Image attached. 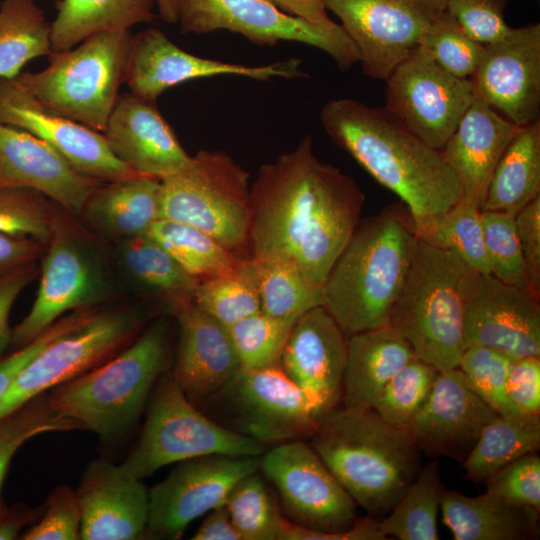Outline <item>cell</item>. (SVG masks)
I'll return each instance as SVG.
<instances>
[{
  "instance_id": "17",
  "label": "cell",
  "mask_w": 540,
  "mask_h": 540,
  "mask_svg": "<svg viewBox=\"0 0 540 540\" xmlns=\"http://www.w3.org/2000/svg\"><path fill=\"white\" fill-rule=\"evenodd\" d=\"M301 64L297 58L260 66L203 58L179 48L160 29L148 28L132 35L124 83L134 95L156 102L167 89L199 78L234 75L265 81L307 77Z\"/></svg>"
},
{
  "instance_id": "28",
  "label": "cell",
  "mask_w": 540,
  "mask_h": 540,
  "mask_svg": "<svg viewBox=\"0 0 540 540\" xmlns=\"http://www.w3.org/2000/svg\"><path fill=\"white\" fill-rule=\"evenodd\" d=\"M519 126L474 97L441 153L455 173L462 199L482 205L492 173Z\"/></svg>"
},
{
  "instance_id": "52",
  "label": "cell",
  "mask_w": 540,
  "mask_h": 540,
  "mask_svg": "<svg viewBox=\"0 0 540 540\" xmlns=\"http://www.w3.org/2000/svg\"><path fill=\"white\" fill-rule=\"evenodd\" d=\"M506 6V0H447L446 10L470 37L486 45L511 30Z\"/></svg>"
},
{
  "instance_id": "25",
  "label": "cell",
  "mask_w": 540,
  "mask_h": 540,
  "mask_svg": "<svg viewBox=\"0 0 540 540\" xmlns=\"http://www.w3.org/2000/svg\"><path fill=\"white\" fill-rule=\"evenodd\" d=\"M101 183L77 172L44 140L0 122V187L36 191L77 213Z\"/></svg>"
},
{
  "instance_id": "29",
  "label": "cell",
  "mask_w": 540,
  "mask_h": 540,
  "mask_svg": "<svg viewBox=\"0 0 540 540\" xmlns=\"http://www.w3.org/2000/svg\"><path fill=\"white\" fill-rule=\"evenodd\" d=\"M414 358L410 344L390 324L349 336L341 395L344 406L371 408L390 378Z\"/></svg>"
},
{
  "instance_id": "55",
  "label": "cell",
  "mask_w": 540,
  "mask_h": 540,
  "mask_svg": "<svg viewBox=\"0 0 540 540\" xmlns=\"http://www.w3.org/2000/svg\"><path fill=\"white\" fill-rule=\"evenodd\" d=\"M507 393L521 414H540V356L515 360L507 379Z\"/></svg>"
},
{
  "instance_id": "61",
  "label": "cell",
  "mask_w": 540,
  "mask_h": 540,
  "mask_svg": "<svg viewBox=\"0 0 540 540\" xmlns=\"http://www.w3.org/2000/svg\"><path fill=\"white\" fill-rule=\"evenodd\" d=\"M161 19L167 23H177L179 0H154Z\"/></svg>"
},
{
  "instance_id": "7",
  "label": "cell",
  "mask_w": 540,
  "mask_h": 540,
  "mask_svg": "<svg viewBox=\"0 0 540 540\" xmlns=\"http://www.w3.org/2000/svg\"><path fill=\"white\" fill-rule=\"evenodd\" d=\"M259 470L279 494L280 540H384L378 519L357 518L355 501L304 440L265 451Z\"/></svg>"
},
{
  "instance_id": "20",
  "label": "cell",
  "mask_w": 540,
  "mask_h": 540,
  "mask_svg": "<svg viewBox=\"0 0 540 540\" xmlns=\"http://www.w3.org/2000/svg\"><path fill=\"white\" fill-rule=\"evenodd\" d=\"M465 349L484 346L517 360L540 356V305L530 293L477 273L463 324Z\"/></svg>"
},
{
  "instance_id": "45",
  "label": "cell",
  "mask_w": 540,
  "mask_h": 540,
  "mask_svg": "<svg viewBox=\"0 0 540 540\" xmlns=\"http://www.w3.org/2000/svg\"><path fill=\"white\" fill-rule=\"evenodd\" d=\"M296 321L274 318L259 311L228 327L242 369L279 364L281 352Z\"/></svg>"
},
{
  "instance_id": "36",
  "label": "cell",
  "mask_w": 540,
  "mask_h": 540,
  "mask_svg": "<svg viewBox=\"0 0 540 540\" xmlns=\"http://www.w3.org/2000/svg\"><path fill=\"white\" fill-rule=\"evenodd\" d=\"M147 234L199 282L233 273L248 258L230 251L204 231L180 222L159 219Z\"/></svg>"
},
{
  "instance_id": "54",
  "label": "cell",
  "mask_w": 540,
  "mask_h": 540,
  "mask_svg": "<svg viewBox=\"0 0 540 540\" xmlns=\"http://www.w3.org/2000/svg\"><path fill=\"white\" fill-rule=\"evenodd\" d=\"M515 229L521 247L532 295L540 297V195L515 215Z\"/></svg>"
},
{
  "instance_id": "39",
  "label": "cell",
  "mask_w": 540,
  "mask_h": 540,
  "mask_svg": "<svg viewBox=\"0 0 540 540\" xmlns=\"http://www.w3.org/2000/svg\"><path fill=\"white\" fill-rule=\"evenodd\" d=\"M260 311L278 319L297 320L310 309L323 306L322 288L313 285L293 266L250 257Z\"/></svg>"
},
{
  "instance_id": "5",
  "label": "cell",
  "mask_w": 540,
  "mask_h": 540,
  "mask_svg": "<svg viewBox=\"0 0 540 540\" xmlns=\"http://www.w3.org/2000/svg\"><path fill=\"white\" fill-rule=\"evenodd\" d=\"M168 355L167 325L159 321L120 353L51 389L48 402L102 440H114L138 422Z\"/></svg>"
},
{
  "instance_id": "58",
  "label": "cell",
  "mask_w": 540,
  "mask_h": 540,
  "mask_svg": "<svg viewBox=\"0 0 540 540\" xmlns=\"http://www.w3.org/2000/svg\"><path fill=\"white\" fill-rule=\"evenodd\" d=\"M44 508L45 503L36 507L21 502L7 504L0 498V540L19 539L42 516Z\"/></svg>"
},
{
  "instance_id": "46",
  "label": "cell",
  "mask_w": 540,
  "mask_h": 540,
  "mask_svg": "<svg viewBox=\"0 0 540 540\" xmlns=\"http://www.w3.org/2000/svg\"><path fill=\"white\" fill-rule=\"evenodd\" d=\"M515 359L489 347H467L458 368L469 387L500 416H524L512 405L507 379Z\"/></svg>"
},
{
  "instance_id": "3",
  "label": "cell",
  "mask_w": 540,
  "mask_h": 540,
  "mask_svg": "<svg viewBox=\"0 0 540 540\" xmlns=\"http://www.w3.org/2000/svg\"><path fill=\"white\" fill-rule=\"evenodd\" d=\"M405 212L390 206L359 221L326 277L323 306L347 338L389 324L418 242Z\"/></svg>"
},
{
  "instance_id": "8",
  "label": "cell",
  "mask_w": 540,
  "mask_h": 540,
  "mask_svg": "<svg viewBox=\"0 0 540 540\" xmlns=\"http://www.w3.org/2000/svg\"><path fill=\"white\" fill-rule=\"evenodd\" d=\"M130 30L95 33L75 49L49 55L39 72L14 80L43 107L103 133L124 83Z\"/></svg>"
},
{
  "instance_id": "38",
  "label": "cell",
  "mask_w": 540,
  "mask_h": 540,
  "mask_svg": "<svg viewBox=\"0 0 540 540\" xmlns=\"http://www.w3.org/2000/svg\"><path fill=\"white\" fill-rule=\"evenodd\" d=\"M121 257L129 274L139 284L169 299L175 311L193 301L199 281L148 234L126 238Z\"/></svg>"
},
{
  "instance_id": "40",
  "label": "cell",
  "mask_w": 540,
  "mask_h": 540,
  "mask_svg": "<svg viewBox=\"0 0 540 540\" xmlns=\"http://www.w3.org/2000/svg\"><path fill=\"white\" fill-rule=\"evenodd\" d=\"M415 233L433 247L454 252L478 273L491 274L476 203L460 198Z\"/></svg>"
},
{
  "instance_id": "56",
  "label": "cell",
  "mask_w": 540,
  "mask_h": 540,
  "mask_svg": "<svg viewBox=\"0 0 540 540\" xmlns=\"http://www.w3.org/2000/svg\"><path fill=\"white\" fill-rule=\"evenodd\" d=\"M35 275L33 262L0 275V354L11 344L9 316L12 306Z\"/></svg>"
},
{
  "instance_id": "44",
  "label": "cell",
  "mask_w": 540,
  "mask_h": 540,
  "mask_svg": "<svg viewBox=\"0 0 540 540\" xmlns=\"http://www.w3.org/2000/svg\"><path fill=\"white\" fill-rule=\"evenodd\" d=\"M74 430L83 428L75 420L55 411L48 402L47 393L0 419V498L12 459L25 442L44 433Z\"/></svg>"
},
{
  "instance_id": "31",
  "label": "cell",
  "mask_w": 540,
  "mask_h": 540,
  "mask_svg": "<svg viewBox=\"0 0 540 540\" xmlns=\"http://www.w3.org/2000/svg\"><path fill=\"white\" fill-rule=\"evenodd\" d=\"M540 195V121L521 126L492 173L481 211L515 216Z\"/></svg>"
},
{
  "instance_id": "57",
  "label": "cell",
  "mask_w": 540,
  "mask_h": 540,
  "mask_svg": "<svg viewBox=\"0 0 540 540\" xmlns=\"http://www.w3.org/2000/svg\"><path fill=\"white\" fill-rule=\"evenodd\" d=\"M44 245L33 238L0 233V275L34 262Z\"/></svg>"
},
{
  "instance_id": "26",
  "label": "cell",
  "mask_w": 540,
  "mask_h": 540,
  "mask_svg": "<svg viewBox=\"0 0 540 540\" xmlns=\"http://www.w3.org/2000/svg\"><path fill=\"white\" fill-rule=\"evenodd\" d=\"M113 153L134 172L162 179L191 161L156 102L119 95L103 132Z\"/></svg>"
},
{
  "instance_id": "48",
  "label": "cell",
  "mask_w": 540,
  "mask_h": 540,
  "mask_svg": "<svg viewBox=\"0 0 540 540\" xmlns=\"http://www.w3.org/2000/svg\"><path fill=\"white\" fill-rule=\"evenodd\" d=\"M481 224L491 275L532 295L516 234L515 216L481 211Z\"/></svg>"
},
{
  "instance_id": "33",
  "label": "cell",
  "mask_w": 540,
  "mask_h": 540,
  "mask_svg": "<svg viewBox=\"0 0 540 540\" xmlns=\"http://www.w3.org/2000/svg\"><path fill=\"white\" fill-rule=\"evenodd\" d=\"M154 0H57L51 23L52 53L73 48L87 37L106 30L151 23Z\"/></svg>"
},
{
  "instance_id": "11",
  "label": "cell",
  "mask_w": 540,
  "mask_h": 540,
  "mask_svg": "<svg viewBox=\"0 0 540 540\" xmlns=\"http://www.w3.org/2000/svg\"><path fill=\"white\" fill-rule=\"evenodd\" d=\"M204 403L214 408L216 422L267 447L310 438L321 420L279 364L241 369Z\"/></svg>"
},
{
  "instance_id": "12",
  "label": "cell",
  "mask_w": 540,
  "mask_h": 540,
  "mask_svg": "<svg viewBox=\"0 0 540 540\" xmlns=\"http://www.w3.org/2000/svg\"><path fill=\"white\" fill-rule=\"evenodd\" d=\"M181 32L238 33L259 46L302 43L327 53L342 72L360 61L356 45L341 24L317 23L287 14L265 0H179Z\"/></svg>"
},
{
  "instance_id": "15",
  "label": "cell",
  "mask_w": 540,
  "mask_h": 540,
  "mask_svg": "<svg viewBox=\"0 0 540 540\" xmlns=\"http://www.w3.org/2000/svg\"><path fill=\"white\" fill-rule=\"evenodd\" d=\"M136 327L135 318L127 313H95L49 343L0 398V419L113 357L131 339Z\"/></svg>"
},
{
  "instance_id": "53",
  "label": "cell",
  "mask_w": 540,
  "mask_h": 540,
  "mask_svg": "<svg viewBox=\"0 0 540 540\" xmlns=\"http://www.w3.org/2000/svg\"><path fill=\"white\" fill-rule=\"evenodd\" d=\"M90 311L85 308L58 319L42 334L29 343L21 346L15 352L0 359V398L19 372L49 343L80 326L90 318Z\"/></svg>"
},
{
  "instance_id": "4",
  "label": "cell",
  "mask_w": 540,
  "mask_h": 540,
  "mask_svg": "<svg viewBox=\"0 0 540 540\" xmlns=\"http://www.w3.org/2000/svg\"><path fill=\"white\" fill-rule=\"evenodd\" d=\"M310 445L356 504L369 516L391 511L421 469V452L404 427L375 410L333 408Z\"/></svg>"
},
{
  "instance_id": "50",
  "label": "cell",
  "mask_w": 540,
  "mask_h": 540,
  "mask_svg": "<svg viewBox=\"0 0 540 540\" xmlns=\"http://www.w3.org/2000/svg\"><path fill=\"white\" fill-rule=\"evenodd\" d=\"M80 527L81 509L76 490L59 485L47 497L42 516L19 539L75 540L80 539Z\"/></svg>"
},
{
  "instance_id": "32",
  "label": "cell",
  "mask_w": 540,
  "mask_h": 540,
  "mask_svg": "<svg viewBox=\"0 0 540 540\" xmlns=\"http://www.w3.org/2000/svg\"><path fill=\"white\" fill-rule=\"evenodd\" d=\"M160 179L134 176L98 186L85 207L104 230L125 238L147 234L160 219Z\"/></svg>"
},
{
  "instance_id": "51",
  "label": "cell",
  "mask_w": 540,
  "mask_h": 540,
  "mask_svg": "<svg viewBox=\"0 0 540 540\" xmlns=\"http://www.w3.org/2000/svg\"><path fill=\"white\" fill-rule=\"evenodd\" d=\"M486 491L540 511V458L531 453L504 466L485 481Z\"/></svg>"
},
{
  "instance_id": "34",
  "label": "cell",
  "mask_w": 540,
  "mask_h": 540,
  "mask_svg": "<svg viewBox=\"0 0 540 540\" xmlns=\"http://www.w3.org/2000/svg\"><path fill=\"white\" fill-rule=\"evenodd\" d=\"M540 447L539 415L497 416L482 430L462 461L465 478L484 482L498 470Z\"/></svg>"
},
{
  "instance_id": "13",
  "label": "cell",
  "mask_w": 540,
  "mask_h": 540,
  "mask_svg": "<svg viewBox=\"0 0 540 540\" xmlns=\"http://www.w3.org/2000/svg\"><path fill=\"white\" fill-rule=\"evenodd\" d=\"M384 81V108L420 140L439 151L475 97L470 79L450 74L420 46Z\"/></svg>"
},
{
  "instance_id": "41",
  "label": "cell",
  "mask_w": 540,
  "mask_h": 540,
  "mask_svg": "<svg viewBox=\"0 0 540 540\" xmlns=\"http://www.w3.org/2000/svg\"><path fill=\"white\" fill-rule=\"evenodd\" d=\"M242 540H280L284 515L258 471L242 477L224 504Z\"/></svg>"
},
{
  "instance_id": "24",
  "label": "cell",
  "mask_w": 540,
  "mask_h": 540,
  "mask_svg": "<svg viewBox=\"0 0 540 540\" xmlns=\"http://www.w3.org/2000/svg\"><path fill=\"white\" fill-rule=\"evenodd\" d=\"M48 243L34 303L12 328L11 344L17 348L42 334L63 313L85 307L98 289V279L88 258L54 220Z\"/></svg>"
},
{
  "instance_id": "23",
  "label": "cell",
  "mask_w": 540,
  "mask_h": 540,
  "mask_svg": "<svg viewBox=\"0 0 540 540\" xmlns=\"http://www.w3.org/2000/svg\"><path fill=\"white\" fill-rule=\"evenodd\" d=\"M80 539L134 540L144 536L149 518V490L120 465L99 458L90 462L76 490Z\"/></svg>"
},
{
  "instance_id": "10",
  "label": "cell",
  "mask_w": 540,
  "mask_h": 540,
  "mask_svg": "<svg viewBox=\"0 0 540 540\" xmlns=\"http://www.w3.org/2000/svg\"><path fill=\"white\" fill-rule=\"evenodd\" d=\"M267 446L202 413L171 372L161 375L140 436L120 466L143 480L158 469L204 455L261 456Z\"/></svg>"
},
{
  "instance_id": "19",
  "label": "cell",
  "mask_w": 540,
  "mask_h": 540,
  "mask_svg": "<svg viewBox=\"0 0 540 540\" xmlns=\"http://www.w3.org/2000/svg\"><path fill=\"white\" fill-rule=\"evenodd\" d=\"M470 80L474 95L515 125L539 120L540 24L511 28L486 44Z\"/></svg>"
},
{
  "instance_id": "43",
  "label": "cell",
  "mask_w": 540,
  "mask_h": 540,
  "mask_svg": "<svg viewBox=\"0 0 540 540\" xmlns=\"http://www.w3.org/2000/svg\"><path fill=\"white\" fill-rule=\"evenodd\" d=\"M438 374L432 365L412 359L390 378L371 408L390 424L405 428L425 405Z\"/></svg>"
},
{
  "instance_id": "49",
  "label": "cell",
  "mask_w": 540,
  "mask_h": 540,
  "mask_svg": "<svg viewBox=\"0 0 540 540\" xmlns=\"http://www.w3.org/2000/svg\"><path fill=\"white\" fill-rule=\"evenodd\" d=\"M42 196L26 188L0 187V233L47 243L53 219Z\"/></svg>"
},
{
  "instance_id": "6",
  "label": "cell",
  "mask_w": 540,
  "mask_h": 540,
  "mask_svg": "<svg viewBox=\"0 0 540 540\" xmlns=\"http://www.w3.org/2000/svg\"><path fill=\"white\" fill-rule=\"evenodd\" d=\"M477 273L454 252L418 238L389 324L407 340L416 358L439 372L459 366L465 350V304Z\"/></svg>"
},
{
  "instance_id": "21",
  "label": "cell",
  "mask_w": 540,
  "mask_h": 540,
  "mask_svg": "<svg viewBox=\"0 0 540 540\" xmlns=\"http://www.w3.org/2000/svg\"><path fill=\"white\" fill-rule=\"evenodd\" d=\"M346 360L347 337L326 308L317 306L294 323L279 365L322 419L341 398Z\"/></svg>"
},
{
  "instance_id": "22",
  "label": "cell",
  "mask_w": 540,
  "mask_h": 540,
  "mask_svg": "<svg viewBox=\"0 0 540 540\" xmlns=\"http://www.w3.org/2000/svg\"><path fill=\"white\" fill-rule=\"evenodd\" d=\"M497 416L455 368L439 372L428 400L405 429L421 453L463 461Z\"/></svg>"
},
{
  "instance_id": "16",
  "label": "cell",
  "mask_w": 540,
  "mask_h": 540,
  "mask_svg": "<svg viewBox=\"0 0 540 540\" xmlns=\"http://www.w3.org/2000/svg\"><path fill=\"white\" fill-rule=\"evenodd\" d=\"M260 456L204 455L176 463L149 490V518L144 536L178 539L199 516L222 506L234 485L259 471Z\"/></svg>"
},
{
  "instance_id": "37",
  "label": "cell",
  "mask_w": 540,
  "mask_h": 540,
  "mask_svg": "<svg viewBox=\"0 0 540 540\" xmlns=\"http://www.w3.org/2000/svg\"><path fill=\"white\" fill-rule=\"evenodd\" d=\"M444 488L437 460L421 467L391 511L378 518L381 534L386 539L392 536L399 540H438L437 516Z\"/></svg>"
},
{
  "instance_id": "14",
  "label": "cell",
  "mask_w": 540,
  "mask_h": 540,
  "mask_svg": "<svg viewBox=\"0 0 540 540\" xmlns=\"http://www.w3.org/2000/svg\"><path fill=\"white\" fill-rule=\"evenodd\" d=\"M356 45L363 73L385 80L420 45L447 0H322Z\"/></svg>"
},
{
  "instance_id": "18",
  "label": "cell",
  "mask_w": 540,
  "mask_h": 540,
  "mask_svg": "<svg viewBox=\"0 0 540 540\" xmlns=\"http://www.w3.org/2000/svg\"><path fill=\"white\" fill-rule=\"evenodd\" d=\"M0 122L44 140L91 179L113 182L139 175L113 153L103 133L43 107L14 79L0 78Z\"/></svg>"
},
{
  "instance_id": "1",
  "label": "cell",
  "mask_w": 540,
  "mask_h": 540,
  "mask_svg": "<svg viewBox=\"0 0 540 540\" xmlns=\"http://www.w3.org/2000/svg\"><path fill=\"white\" fill-rule=\"evenodd\" d=\"M364 200L352 177L316 157L307 135L263 164L250 186L249 255L287 263L322 288Z\"/></svg>"
},
{
  "instance_id": "59",
  "label": "cell",
  "mask_w": 540,
  "mask_h": 540,
  "mask_svg": "<svg viewBox=\"0 0 540 540\" xmlns=\"http://www.w3.org/2000/svg\"><path fill=\"white\" fill-rule=\"evenodd\" d=\"M193 540H242L225 505L208 512Z\"/></svg>"
},
{
  "instance_id": "30",
  "label": "cell",
  "mask_w": 540,
  "mask_h": 540,
  "mask_svg": "<svg viewBox=\"0 0 540 540\" xmlns=\"http://www.w3.org/2000/svg\"><path fill=\"white\" fill-rule=\"evenodd\" d=\"M440 511L455 540H528L539 536V512L486 491L475 497L444 488Z\"/></svg>"
},
{
  "instance_id": "2",
  "label": "cell",
  "mask_w": 540,
  "mask_h": 540,
  "mask_svg": "<svg viewBox=\"0 0 540 540\" xmlns=\"http://www.w3.org/2000/svg\"><path fill=\"white\" fill-rule=\"evenodd\" d=\"M320 120L335 145L403 201L415 232L460 199L458 179L441 151L385 108L333 99L322 107Z\"/></svg>"
},
{
  "instance_id": "47",
  "label": "cell",
  "mask_w": 540,
  "mask_h": 540,
  "mask_svg": "<svg viewBox=\"0 0 540 540\" xmlns=\"http://www.w3.org/2000/svg\"><path fill=\"white\" fill-rule=\"evenodd\" d=\"M419 46L441 68L467 79L477 70L485 50V45L470 37L447 10L428 28Z\"/></svg>"
},
{
  "instance_id": "27",
  "label": "cell",
  "mask_w": 540,
  "mask_h": 540,
  "mask_svg": "<svg viewBox=\"0 0 540 540\" xmlns=\"http://www.w3.org/2000/svg\"><path fill=\"white\" fill-rule=\"evenodd\" d=\"M175 312L180 333L171 373L188 399L198 406L226 386L242 367L226 326L193 301Z\"/></svg>"
},
{
  "instance_id": "9",
  "label": "cell",
  "mask_w": 540,
  "mask_h": 540,
  "mask_svg": "<svg viewBox=\"0 0 540 540\" xmlns=\"http://www.w3.org/2000/svg\"><path fill=\"white\" fill-rule=\"evenodd\" d=\"M160 184V219L198 228L230 251L250 257L249 173L227 153L201 150Z\"/></svg>"
},
{
  "instance_id": "35",
  "label": "cell",
  "mask_w": 540,
  "mask_h": 540,
  "mask_svg": "<svg viewBox=\"0 0 540 540\" xmlns=\"http://www.w3.org/2000/svg\"><path fill=\"white\" fill-rule=\"evenodd\" d=\"M51 53V24L36 0H2L0 78L14 79L27 62Z\"/></svg>"
},
{
  "instance_id": "42",
  "label": "cell",
  "mask_w": 540,
  "mask_h": 540,
  "mask_svg": "<svg viewBox=\"0 0 540 540\" xmlns=\"http://www.w3.org/2000/svg\"><path fill=\"white\" fill-rule=\"evenodd\" d=\"M194 304L227 328L260 311L250 257L233 273L199 282Z\"/></svg>"
},
{
  "instance_id": "60",
  "label": "cell",
  "mask_w": 540,
  "mask_h": 540,
  "mask_svg": "<svg viewBox=\"0 0 540 540\" xmlns=\"http://www.w3.org/2000/svg\"><path fill=\"white\" fill-rule=\"evenodd\" d=\"M281 11L317 23L331 21L322 0H265Z\"/></svg>"
}]
</instances>
